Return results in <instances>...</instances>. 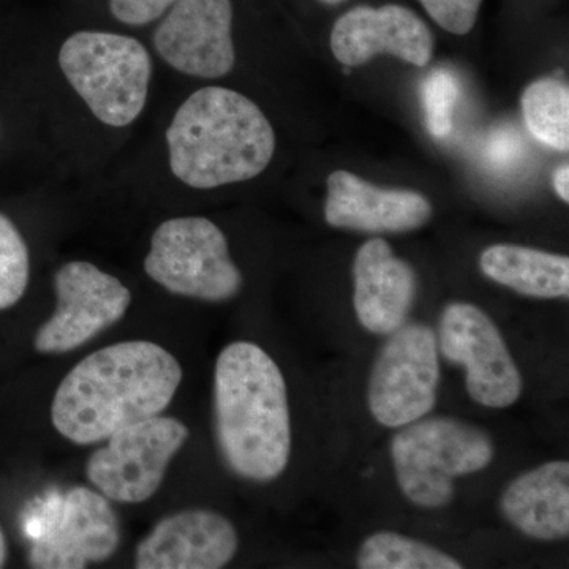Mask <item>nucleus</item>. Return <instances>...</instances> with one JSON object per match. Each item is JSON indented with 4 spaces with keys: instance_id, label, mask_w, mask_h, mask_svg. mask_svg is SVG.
I'll return each mask as SVG.
<instances>
[{
    "instance_id": "7ed1b4c3",
    "label": "nucleus",
    "mask_w": 569,
    "mask_h": 569,
    "mask_svg": "<svg viewBox=\"0 0 569 569\" xmlns=\"http://www.w3.org/2000/svg\"><path fill=\"white\" fill-rule=\"evenodd\" d=\"M170 168L192 189L250 181L276 152V133L257 103L231 89L193 92L167 130Z\"/></svg>"
},
{
    "instance_id": "a878e982",
    "label": "nucleus",
    "mask_w": 569,
    "mask_h": 569,
    "mask_svg": "<svg viewBox=\"0 0 569 569\" xmlns=\"http://www.w3.org/2000/svg\"><path fill=\"white\" fill-rule=\"evenodd\" d=\"M7 557H9V546H7L6 535L0 527V568L6 567Z\"/></svg>"
},
{
    "instance_id": "393cba45",
    "label": "nucleus",
    "mask_w": 569,
    "mask_h": 569,
    "mask_svg": "<svg viewBox=\"0 0 569 569\" xmlns=\"http://www.w3.org/2000/svg\"><path fill=\"white\" fill-rule=\"evenodd\" d=\"M553 189L557 194L568 203L569 201V167L568 163L561 164L557 168L556 173L552 176Z\"/></svg>"
},
{
    "instance_id": "423d86ee",
    "label": "nucleus",
    "mask_w": 569,
    "mask_h": 569,
    "mask_svg": "<svg viewBox=\"0 0 569 569\" xmlns=\"http://www.w3.org/2000/svg\"><path fill=\"white\" fill-rule=\"evenodd\" d=\"M144 271L170 293L200 301H228L242 287L223 231L204 217H176L159 224Z\"/></svg>"
},
{
    "instance_id": "b1692460",
    "label": "nucleus",
    "mask_w": 569,
    "mask_h": 569,
    "mask_svg": "<svg viewBox=\"0 0 569 569\" xmlns=\"http://www.w3.org/2000/svg\"><path fill=\"white\" fill-rule=\"evenodd\" d=\"M176 0H110L116 20L129 26H144L163 17Z\"/></svg>"
},
{
    "instance_id": "39448f33",
    "label": "nucleus",
    "mask_w": 569,
    "mask_h": 569,
    "mask_svg": "<svg viewBox=\"0 0 569 569\" xmlns=\"http://www.w3.org/2000/svg\"><path fill=\"white\" fill-rule=\"evenodd\" d=\"M397 482L408 500L425 508L451 501L455 478L477 473L493 456L490 438L478 427L449 418L418 419L392 440Z\"/></svg>"
},
{
    "instance_id": "0eeeda50",
    "label": "nucleus",
    "mask_w": 569,
    "mask_h": 569,
    "mask_svg": "<svg viewBox=\"0 0 569 569\" xmlns=\"http://www.w3.org/2000/svg\"><path fill=\"white\" fill-rule=\"evenodd\" d=\"M190 432L171 417L142 419L122 427L96 449L86 466L93 488L116 503H142L159 490L171 459Z\"/></svg>"
},
{
    "instance_id": "4468645a",
    "label": "nucleus",
    "mask_w": 569,
    "mask_h": 569,
    "mask_svg": "<svg viewBox=\"0 0 569 569\" xmlns=\"http://www.w3.org/2000/svg\"><path fill=\"white\" fill-rule=\"evenodd\" d=\"M238 550L233 523L209 509H187L156 523L134 552L138 569H219Z\"/></svg>"
},
{
    "instance_id": "a211bd4d",
    "label": "nucleus",
    "mask_w": 569,
    "mask_h": 569,
    "mask_svg": "<svg viewBox=\"0 0 569 569\" xmlns=\"http://www.w3.org/2000/svg\"><path fill=\"white\" fill-rule=\"evenodd\" d=\"M479 266L493 282L520 295L542 299L567 298L569 295V260L563 254L497 244L482 252Z\"/></svg>"
},
{
    "instance_id": "412c9836",
    "label": "nucleus",
    "mask_w": 569,
    "mask_h": 569,
    "mask_svg": "<svg viewBox=\"0 0 569 569\" xmlns=\"http://www.w3.org/2000/svg\"><path fill=\"white\" fill-rule=\"evenodd\" d=\"M31 277L29 250L18 228L0 213V310L20 302Z\"/></svg>"
},
{
    "instance_id": "bb28decb",
    "label": "nucleus",
    "mask_w": 569,
    "mask_h": 569,
    "mask_svg": "<svg viewBox=\"0 0 569 569\" xmlns=\"http://www.w3.org/2000/svg\"><path fill=\"white\" fill-rule=\"evenodd\" d=\"M320 2L326 3V6H337V3L346 2V0H320Z\"/></svg>"
},
{
    "instance_id": "9d476101",
    "label": "nucleus",
    "mask_w": 569,
    "mask_h": 569,
    "mask_svg": "<svg viewBox=\"0 0 569 569\" xmlns=\"http://www.w3.org/2000/svg\"><path fill=\"white\" fill-rule=\"evenodd\" d=\"M56 310L37 332L39 353L61 355L118 323L132 302L129 288L88 261H70L54 276Z\"/></svg>"
},
{
    "instance_id": "1a4fd4ad",
    "label": "nucleus",
    "mask_w": 569,
    "mask_h": 569,
    "mask_svg": "<svg viewBox=\"0 0 569 569\" xmlns=\"http://www.w3.org/2000/svg\"><path fill=\"white\" fill-rule=\"evenodd\" d=\"M121 542L119 519L99 490L77 486L47 509L29 549L40 569H81L110 559Z\"/></svg>"
},
{
    "instance_id": "f03ea898",
    "label": "nucleus",
    "mask_w": 569,
    "mask_h": 569,
    "mask_svg": "<svg viewBox=\"0 0 569 569\" xmlns=\"http://www.w3.org/2000/svg\"><path fill=\"white\" fill-rule=\"evenodd\" d=\"M216 432L224 462L238 477L279 478L291 451L287 387L274 359L252 342L223 348L213 377Z\"/></svg>"
},
{
    "instance_id": "dca6fc26",
    "label": "nucleus",
    "mask_w": 569,
    "mask_h": 569,
    "mask_svg": "<svg viewBox=\"0 0 569 569\" xmlns=\"http://www.w3.org/2000/svg\"><path fill=\"white\" fill-rule=\"evenodd\" d=\"M355 310L373 335L389 336L406 323L413 306L417 277L407 261L392 253L385 239L359 247L355 266Z\"/></svg>"
},
{
    "instance_id": "4be33fe9",
    "label": "nucleus",
    "mask_w": 569,
    "mask_h": 569,
    "mask_svg": "<svg viewBox=\"0 0 569 569\" xmlns=\"http://www.w3.org/2000/svg\"><path fill=\"white\" fill-rule=\"evenodd\" d=\"M459 84L448 70H436L422 84L426 126L433 137H447L452 129V111L458 102Z\"/></svg>"
},
{
    "instance_id": "f3484780",
    "label": "nucleus",
    "mask_w": 569,
    "mask_h": 569,
    "mask_svg": "<svg viewBox=\"0 0 569 569\" xmlns=\"http://www.w3.org/2000/svg\"><path fill=\"white\" fill-rule=\"evenodd\" d=\"M505 518L531 538L569 535V463L548 462L516 478L501 498Z\"/></svg>"
},
{
    "instance_id": "f8f14e48",
    "label": "nucleus",
    "mask_w": 569,
    "mask_h": 569,
    "mask_svg": "<svg viewBox=\"0 0 569 569\" xmlns=\"http://www.w3.org/2000/svg\"><path fill=\"white\" fill-rule=\"evenodd\" d=\"M153 47L168 66L194 78H222L233 70L231 0H176L153 32Z\"/></svg>"
},
{
    "instance_id": "5701e85b",
    "label": "nucleus",
    "mask_w": 569,
    "mask_h": 569,
    "mask_svg": "<svg viewBox=\"0 0 569 569\" xmlns=\"http://www.w3.org/2000/svg\"><path fill=\"white\" fill-rule=\"evenodd\" d=\"M429 17L455 36H467L475 28L482 0H419Z\"/></svg>"
},
{
    "instance_id": "ddd939ff",
    "label": "nucleus",
    "mask_w": 569,
    "mask_h": 569,
    "mask_svg": "<svg viewBox=\"0 0 569 569\" xmlns=\"http://www.w3.org/2000/svg\"><path fill=\"white\" fill-rule=\"evenodd\" d=\"M436 40L429 26L407 7L359 6L336 21L331 32L335 58L347 67H358L380 54L395 56L417 67L432 61Z\"/></svg>"
},
{
    "instance_id": "f257e3e1",
    "label": "nucleus",
    "mask_w": 569,
    "mask_h": 569,
    "mask_svg": "<svg viewBox=\"0 0 569 569\" xmlns=\"http://www.w3.org/2000/svg\"><path fill=\"white\" fill-rule=\"evenodd\" d=\"M182 367L148 340L93 351L63 377L51 406L54 429L74 445L107 440L116 430L162 415L181 387Z\"/></svg>"
},
{
    "instance_id": "2eb2a0df",
    "label": "nucleus",
    "mask_w": 569,
    "mask_h": 569,
    "mask_svg": "<svg viewBox=\"0 0 569 569\" xmlns=\"http://www.w3.org/2000/svg\"><path fill=\"white\" fill-rule=\"evenodd\" d=\"M432 204L425 194L403 189H381L350 171L328 178L326 222L365 233H406L429 222Z\"/></svg>"
},
{
    "instance_id": "6e6552de",
    "label": "nucleus",
    "mask_w": 569,
    "mask_h": 569,
    "mask_svg": "<svg viewBox=\"0 0 569 569\" xmlns=\"http://www.w3.org/2000/svg\"><path fill=\"white\" fill-rule=\"evenodd\" d=\"M389 336L370 377L369 406L380 425L403 427L436 407L437 336L425 325L400 326Z\"/></svg>"
},
{
    "instance_id": "20e7f679",
    "label": "nucleus",
    "mask_w": 569,
    "mask_h": 569,
    "mask_svg": "<svg viewBox=\"0 0 569 569\" xmlns=\"http://www.w3.org/2000/svg\"><path fill=\"white\" fill-rule=\"evenodd\" d=\"M59 66L100 122L127 127L144 110L152 61L133 37L96 31L73 33L63 41Z\"/></svg>"
},
{
    "instance_id": "9b49d317",
    "label": "nucleus",
    "mask_w": 569,
    "mask_h": 569,
    "mask_svg": "<svg viewBox=\"0 0 569 569\" xmlns=\"http://www.w3.org/2000/svg\"><path fill=\"white\" fill-rule=\"evenodd\" d=\"M440 350L466 367L468 395L489 408H507L522 395V377L496 323L479 307L452 302L440 321Z\"/></svg>"
},
{
    "instance_id": "aec40b11",
    "label": "nucleus",
    "mask_w": 569,
    "mask_h": 569,
    "mask_svg": "<svg viewBox=\"0 0 569 569\" xmlns=\"http://www.w3.org/2000/svg\"><path fill=\"white\" fill-rule=\"evenodd\" d=\"M362 569H460L462 565L447 553L402 535H372L361 546L358 557Z\"/></svg>"
},
{
    "instance_id": "6ab92c4d",
    "label": "nucleus",
    "mask_w": 569,
    "mask_h": 569,
    "mask_svg": "<svg viewBox=\"0 0 569 569\" xmlns=\"http://www.w3.org/2000/svg\"><path fill=\"white\" fill-rule=\"evenodd\" d=\"M522 112L529 132L542 144L568 152L569 91L553 78L531 82L522 93Z\"/></svg>"
}]
</instances>
